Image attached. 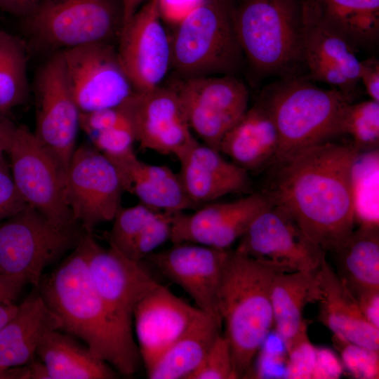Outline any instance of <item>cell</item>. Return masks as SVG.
<instances>
[{
  "label": "cell",
  "instance_id": "9a60e30c",
  "mask_svg": "<svg viewBox=\"0 0 379 379\" xmlns=\"http://www.w3.org/2000/svg\"><path fill=\"white\" fill-rule=\"evenodd\" d=\"M235 251L267 264L278 272L316 270L326 260V252L273 204L253 220Z\"/></svg>",
  "mask_w": 379,
  "mask_h": 379
},
{
  "label": "cell",
  "instance_id": "cb8c5ba5",
  "mask_svg": "<svg viewBox=\"0 0 379 379\" xmlns=\"http://www.w3.org/2000/svg\"><path fill=\"white\" fill-rule=\"evenodd\" d=\"M279 135L272 116L260 98L225 133L219 151L247 172L272 166Z\"/></svg>",
  "mask_w": 379,
  "mask_h": 379
},
{
  "label": "cell",
  "instance_id": "f6af8a7d",
  "mask_svg": "<svg viewBox=\"0 0 379 379\" xmlns=\"http://www.w3.org/2000/svg\"><path fill=\"white\" fill-rule=\"evenodd\" d=\"M27 284V281L22 277L0 273V304L15 303Z\"/></svg>",
  "mask_w": 379,
  "mask_h": 379
},
{
  "label": "cell",
  "instance_id": "d6986e66",
  "mask_svg": "<svg viewBox=\"0 0 379 379\" xmlns=\"http://www.w3.org/2000/svg\"><path fill=\"white\" fill-rule=\"evenodd\" d=\"M230 251L180 243L147 258L166 278L184 290L199 309L222 323L218 293Z\"/></svg>",
  "mask_w": 379,
  "mask_h": 379
},
{
  "label": "cell",
  "instance_id": "4fadbf2b",
  "mask_svg": "<svg viewBox=\"0 0 379 379\" xmlns=\"http://www.w3.org/2000/svg\"><path fill=\"white\" fill-rule=\"evenodd\" d=\"M34 94L33 133L67 171L77 147L80 112L67 79L62 51L53 53L38 71Z\"/></svg>",
  "mask_w": 379,
  "mask_h": 379
},
{
  "label": "cell",
  "instance_id": "f1b7e54d",
  "mask_svg": "<svg viewBox=\"0 0 379 379\" xmlns=\"http://www.w3.org/2000/svg\"><path fill=\"white\" fill-rule=\"evenodd\" d=\"M305 8L357 50L379 42V0H302Z\"/></svg>",
  "mask_w": 379,
  "mask_h": 379
},
{
  "label": "cell",
  "instance_id": "8d00e7d4",
  "mask_svg": "<svg viewBox=\"0 0 379 379\" xmlns=\"http://www.w3.org/2000/svg\"><path fill=\"white\" fill-rule=\"evenodd\" d=\"M174 213L161 211L156 213L135 243L131 260L141 262L155 252L158 247L170 240Z\"/></svg>",
  "mask_w": 379,
  "mask_h": 379
},
{
  "label": "cell",
  "instance_id": "ba28073f",
  "mask_svg": "<svg viewBox=\"0 0 379 379\" xmlns=\"http://www.w3.org/2000/svg\"><path fill=\"white\" fill-rule=\"evenodd\" d=\"M84 232L79 224L56 225L27 205L0 221V273L37 288L45 269L71 251Z\"/></svg>",
  "mask_w": 379,
  "mask_h": 379
},
{
  "label": "cell",
  "instance_id": "3957f363",
  "mask_svg": "<svg viewBox=\"0 0 379 379\" xmlns=\"http://www.w3.org/2000/svg\"><path fill=\"white\" fill-rule=\"evenodd\" d=\"M277 272L263 262L230 251L218 288V307L237 378L251 373L273 326L271 288Z\"/></svg>",
  "mask_w": 379,
  "mask_h": 379
},
{
  "label": "cell",
  "instance_id": "9c48e42d",
  "mask_svg": "<svg viewBox=\"0 0 379 379\" xmlns=\"http://www.w3.org/2000/svg\"><path fill=\"white\" fill-rule=\"evenodd\" d=\"M85 237L91 277L107 318L123 343L140 354L133 337L134 310L158 282L140 262L129 259L111 246L103 248L93 233L85 232Z\"/></svg>",
  "mask_w": 379,
  "mask_h": 379
},
{
  "label": "cell",
  "instance_id": "681fc988",
  "mask_svg": "<svg viewBox=\"0 0 379 379\" xmlns=\"http://www.w3.org/2000/svg\"><path fill=\"white\" fill-rule=\"evenodd\" d=\"M0 379H31L29 364L0 368Z\"/></svg>",
  "mask_w": 379,
  "mask_h": 379
},
{
  "label": "cell",
  "instance_id": "ffe728a7",
  "mask_svg": "<svg viewBox=\"0 0 379 379\" xmlns=\"http://www.w3.org/2000/svg\"><path fill=\"white\" fill-rule=\"evenodd\" d=\"M205 314L159 283L152 288L133 313L137 345L145 370Z\"/></svg>",
  "mask_w": 379,
  "mask_h": 379
},
{
  "label": "cell",
  "instance_id": "7a4b0ae2",
  "mask_svg": "<svg viewBox=\"0 0 379 379\" xmlns=\"http://www.w3.org/2000/svg\"><path fill=\"white\" fill-rule=\"evenodd\" d=\"M37 290L60 322V331L81 339L117 372L131 375L142 363L110 324L92 281L87 260L85 232L70 253L50 273Z\"/></svg>",
  "mask_w": 379,
  "mask_h": 379
},
{
  "label": "cell",
  "instance_id": "e575fe53",
  "mask_svg": "<svg viewBox=\"0 0 379 379\" xmlns=\"http://www.w3.org/2000/svg\"><path fill=\"white\" fill-rule=\"evenodd\" d=\"M158 211L141 203L121 206L112 220L113 224L108 234L109 246L130 259L135 243Z\"/></svg>",
  "mask_w": 379,
  "mask_h": 379
},
{
  "label": "cell",
  "instance_id": "83f0119b",
  "mask_svg": "<svg viewBox=\"0 0 379 379\" xmlns=\"http://www.w3.org/2000/svg\"><path fill=\"white\" fill-rule=\"evenodd\" d=\"M36 355L44 364L50 379H113L117 371L97 357L74 336L60 330L46 332Z\"/></svg>",
  "mask_w": 379,
  "mask_h": 379
},
{
  "label": "cell",
  "instance_id": "11a10c76",
  "mask_svg": "<svg viewBox=\"0 0 379 379\" xmlns=\"http://www.w3.org/2000/svg\"><path fill=\"white\" fill-rule=\"evenodd\" d=\"M30 1H32V3L33 4V5L34 6V8H35L40 0H30Z\"/></svg>",
  "mask_w": 379,
  "mask_h": 379
},
{
  "label": "cell",
  "instance_id": "603a6c76",
  "mask_svg": "<svg viewBox=\"0 0 379 379\" xmlns=\"http://www.w3.org/2000/svg\"><path fill=\"white\" fill-rule=\"evenodd\" d=\"M314 302L319 303V321L334 337L379 351V328L365 318L356 298L326 260L317 270Z\"/></svg>",
  "mask_w": 379,
  "mask_h": 379
},
{
  "label": "cell",
  "instance_id": "db71d44e",
  "mask_svg": "<svg viewBox=\"0 0 379 379\" xmlns=\"http://www.w3.org/2000/svg\"><path fill=\"white\" fill-rule=\"evenodd\" d=\"M6 155V152H0V165L6 160V157H5Z\"/></svg>",
  "mask_w": 379,
  "mask_h": 379
},
{
  "label": "cell",
  "instance_id": "d6a6232c",
  "mask_svg": "<svg viewBox=\"0 0 379 379\" xmlns=\"http://www.w3.org/2000/svg\"><path fill=\"white\" fill-rule=\"evenodd\" d=\"M378 149L359 152L352 171L355 220L378 225Z\"/></svg>",
  "mask_w": 379,
  "mask_h": 379
},
{
  "label": "cell",
  "instance_id": "1f68e13d",
  "mask_svg": "<svg viewBox=\"0 0 379 379\" xmlns=\"http://www.w3.org/2000/svg\"><path fill=\"white\" fill-rule=\"evenodd\" d=\"M27 51L18 37L0 29V115L7 116L28 96Z\"/></svg>",
  "mask_w": 379,
  "mask_h": 379
},
{
  "label": "cell",
  "instance_id": "7dc6e473",
  "mask_svg": "<svg viewBox=\"0 0 379 379\" xmlns=\"http://www.w3.org/2000/svg\"><path fill=\"white\" fill-rule=\"evenodd\" d=\"M0 8L26 18L34 10V6L30 0H0Z\"/></svg>",
  "mask_w": 379,
  "mask_h": 379
},
{
  "label": "cell",
  "instance_id": "6da1fadb",
  "mask_svg": "<svg viewBox=\"0 0 379 379\" xmlns=\"http://www.w3.org/2000/svg\"><path fill=\"white\" fill-rule=\"evenodd\" d=\"M359 152L328 141L305 148L272 165L262 192L325 252L336 251L354 230L352 171Z\"/></svg>",
  "mask_w": 379,
  "mask_h": 379
},
{
  "label": "cell",
  "instance_id": "4dcf8cb0",
  "mask_svg": "<svg viewBox=\"0 0 379 379\" xmlns=\"http://www.w3.org/2000/svg\"><path fill=\"white\" fill-rule=\"evenodd\" d=\"M222 323L205 314L146 371L149 379H188L199 368Z\"/></svg>",
  "mask_w": 379,
  "mask_h": 379
},
{
  "label": "cell",
  "instance_id": "ac0fdd59",
  "mask_svg": "<svg viewBox=\"0 0 379 379\" xmlns=\"http://www.w3.org/2000/svg\"><path fill=\"white\" fill-rule=\"evenodd\" d=\"M272 205L262 192L231 202H211L192 213H175L170 241L229 249L253 220Z\"/></svg>",
  "mask_w": 379,
  "mask_h": 379
},
{
  "label": "cell",
  "instance_id": "7c38bea8",
  "mask_svg": "<svg viewBox=\"0 0 379 379\" xmlns=\"http://www.w3.org/2000/svg\"><path fill=\"white\" fill-rule=\"evenodd\" d=\"M62 52L67 79L80 113L118 107L134 92L116 45L93 43Z\"/></svg>",
  "mask_w": 379,
  "mask_h": 379
},
{
  "label": "cell",
  "instance_id": "5b68a950",
  "mask_svg": "<svg viewBox=\"0 0 379 379\" xmlns=\"http://www.w3.org/2000/svg\"><path fill=\"white\" fill-rule=\"evenodd\" d=\"M260 98L268 107L279 135L272 165L340 134L344 111L354 102L340 91L321 88L305 77L281 79Z\"/></svg>",
  "mask_w": 379,
  "mask_h": 379
},
{
  "label": "cell",
  "instance_id": "d590c367",
  "mask_svg": "<svg viewBox=\"0 0 379 379\" xmlns=\"http://www.w3.org/2000/svg\"><path fill=\"white\" fill-rule=\"evenodd\" d=\"M237 378L229 343L224 335H218L199 368L188 379Z\"/></svg>",
  "mask_w": 379,
  "mask_h": 379
},
{
  "label": "cell",
  "instance_id": "5bb4252c",
  "mask_svg": "<svg viewBox=\"0 0 379 379\" xmlns=\"http://www.w3.org/2000/svg\"><path fill=\"white\" fill-rule=\"evenodd\" d=\"M192 131L219 151L225 133L248 109V91L235 75L183 79L175 88Z\"/></svg>",
  "mask_w": 379,
  "mask_h": 379
},
{
  "label": "cell",
  "instance_id": "7402d4cb",
  "mask_svg": "<svg viewBox=\"0 0 379 379\" xmlns=\"http://www.w3.org/2000/svg\"><path fill=\"white\" fill-rule=\"evenodd\" d=\"M176 158L180 165L178 175L194 207L228 194L247 192L250 188L246 171L196 138Z\"/></svg>",
  "mask_w": 379,
  "mask_h": 379
},
{
  "label": "cell",
  "instance_id": "bcb514c9",
  "mask_svg": "<svg viewBox=\"0 0 379 379\" xmlns=\"http://www.w3.org/2000/svg\"><path fill=\"white\" fill-rule=\"evenodd\" d=\"M355 298L368 321L379 328V291L364 293Z\"/></svg>",
  "mask_w": 379,
  "mask_h": 379
},
{
  "label": "cell",
  "instance_id": "f546056e",
  "mask_svg": "<svg viewBox=\"0 0 379 379\" xmlns=\"http://www.w3.org/2000/svg\"><path fill=\"white\" fill-rule=\"evenodd\" d=\"M333 253L336 273L354 298L379 291L378 225L361 224Z\"/></svg>",
  "mask_w": 379,
  "mask_h": 379
},
{
  "label": "cell",
  "instance_id": "ab89813d",
  "mask_svg": "<svg viewBox=\"0 0 379 379\" xmlns=\"http://www.w3.org/2000/svg\"><path fill=\"white\" fill-rule=\"evenodd\" d=\"M128 121L119 106L80 113L79 127L88 137Z\"/></svg>",
  "mask_w": 379,
  "mask_h": 379
},
{
  "label": "cell",
  "instance_id": "7bdbcfd3",
  "mask_svg": "<svg viewBox=\"0 0 379 379\" xmlns=\"http://www.w3.org/2000/svg\"><path fill=\"white\" fill-rule=\"evenodd\" d=\"M205 0H158L161 19L176 25Z\"/></svg>",
  "mask_w": 379,
  "mask_h": 379
},
{
  "label": "cell",
  "instance_id": "74e56055",
  "mask_svg": "<svg viewBox=\"0 0 379 379\" xmlns=\"http://www.w3.org/2000/svg\"><path fill=\"white\" fill-rule=\"evenodd\" d=\"M91 145L109 159H116L134 152L135 140L128 121L109 128L89 137Z\"/></svg>",
  "mask_w": 379,
  "mask_h": 379
},
{
  "label": "cell",
  "instance_id": "f35d334b",
  "mask_svg": "<svg viewBox=\"0 0 379 379\" xmlns=\"http://www.w3.org/2000/svg\"><path fill=\"white\" fill-rule=\"evenodd\" d=\"M342 347V357L347 368L357 378H378V352L344 342L335 337Z\"/></svg>",
  "mask_w": 379,
  "mask_h": 379
},
{
  "label": "cell",
  "instance_id": "8fae6325",
  "mask_svg": "<svg viewBox=\"0 0 379 379\" xmlns=\"http://www.w3.org/2000/svg\"><path fill=\"white\" fill-rule=\"evenodd\" d=\"M66 190L74 221L91 233L99 224L113 220L124 192L114 163L87 144L77 146L70 159Z\"/></svg>",
  "mask_w": 379,
  "mask_h": 379
},
{
  "label": "cell",
  "instance_id": "2e32d148",
  "mask_svg": "<svg viewBox=\"0 0 379 379\" xmlns=\"http://www.w3.org/2000/svg\"><path fill=\"white\" fill-rule=\"evenodd\" d=\"M120 107L143 149L176 157L195 139L175 88L134 91Z\"/></svg>",
  "mask_w": 379,
  "mask_h": 379
},
{
  "label": "cell",
  "instance_id": "e0dca14e",
  "mask_svg": "<svg viewBox=\"0 0 379 379\" xmlns=\"http://www.w3.org/2000/svg\"><path fill=\"white\" fill-rule=\"evenodd\" d=\"M161 20L158 0H147L121 32L117 51L135 92L160 86L171 67L170 36Z\"/></svg>",
  "mask_w": 379,
  "mask_h": 379
},
{
  "label": "cell",
  "instance_id": "4316f807",
  "mask_svg": "<svg viewBox=\"0 0 379 379\" xmlns=\"http://www.w3.org/2000/svg\"><path fill=\"white\" fill-rule=\"evenodd\" d=\"M317 270L277 272L271 288L273 326L288 352L308 340L303 319L306 304L313 302Z\"/></svg>",
  "mask_w": 379,
  "mask_h": 379
},
{
  "label": "cell",
  "instance_id": "c3c4849f",
  "mask_svg": "<svg viewBox=\"0 0 379 379\" xmlns=\"http://www.w3.org/2000/svg\"><path fill=\"white\" fill-rule=\"evenodd\" d=\"M16 127L9 117L0 115V152L6 153Z\"/></svg>",
  "mask_w": 379,
  "mask_h": 379
},
{
  "label": "cell",
  "instance_id": "b9f144b4",
  "mask_svg": "<svg viewBox=\"0 0 379 379\" xmlns=\"http://www.w3.org/2000/svg\"><path fill=\"white\" fill-rule=\"evenodd\" d=\"M290 361L288 377L290 378H313L317 350L310 345L309 340L302 341L289 352Z\"/></svg>",
  "mask_w": 379,
  "mask_h": 379
},
{
  "label": "cell",
  "instance_id": "f5cc1de1",
  "mask_svg": "<svg viewBox=\"0 0 379 379\" xmlns=\"http://www.w3.org/2000/svg\"><path fill=\"white\" fill-rule=\"evenodd\" d=\"M18 309L15 303L0 304V329L13 317Z\"/></svg>",
  "mask_w": 379,
  "mask_h": 379
},
{
  "label": "cell",
  "instance_id": "f907efd6",
  "mask_svg": "<svg viewBox=\"0 0 379 379\" xmlns=\"http://www.w3.org/2000/svg\"><path fill=\"white\" fill-rule=\"evenodd\" d=\"M147 1V0H122L124 7V25L129 21L139 8Z\"/></svg>",
  "mask_w": 379,
  "mask_h": 379
},
{
  "label": "cell",
  "instance_id": "30bf717a",
  "mask_svg": "<svg viewBox=\"0 0 379 379\" xmlns=\"http://www.w3.org/2000/svg\"><path fill=\"white\" fill-rule=\"evenodd\" d=\"M14 183L27 205L60 226L78 224L69 208L66 169L25 126H17L6 151Z\"/></svg>",
  "mask_w": 379,
  "mask_h": 379
},
{
  "label": "cell",
  "instance_id": "44dd1931",
  "mask_svg": "<svg viewBox=\"0 0 379 379\" xmlns=\"http://www.w3.org/2000/svg\"><path fill=\"white\" fill-rule=\"evenodd\" d=\"M303 2V1H302ZM303 60L306 78L330 85L353 100L358 94L357 50L304 7Z\"/></svg>",
  "mask_w": 379,
  "mask_h": 379
},
{
  "label": "cell",
  "instance_id": "d4e9b609",
  "mask_svg": "<svg viewBox=\"0 0 379 379\" xmlns=\"http://www.w3.org/2000/svg\"><path fill=\"white\" fill-rule=\"evenodd\" d=\"M52 330H60V322L33 287L18 305L13 317L0 329V368L33 361L42 337Z\"/></svg>",
  "mask_w": 379,
  "mask_h": 379
},
{
  "label": "cell",
  "instance_id": "60d3db41",
  "mask_svg": "<svg viewBox=\"0 0 379 379\" xmlns=\"http://www.w3.org/2000/svg\"><path fill=\"white\" fill-rule=\"evenodd\" d=\"M27 206L13 180L7 160L0 165V221L5 220Z\"/></svg>",
  "mask_w": 379,
  "mask_h": 379
},
{
  "label": "cell",
  "instance_id": "52a82bcc",
  "mask_svg": "<svg viewBox=\"0 0 379 379\" xmlns=\"http://www.w3.org/2000/svg\"><path fill=\"white\" fill-rule=\"evenodd\" d=\"M36 44L53 53L93 43H118L122 0H40L26 18Z\"/></svg>",
  "mask_w": 379,
  "mask_h": 379
},
{
  "label": "cell",
  "instance_id": "836d02e7",
  "mask_svg": "<svg viewBox=\"0 0 379 379\" xmlns=\"http://www.w3.org/2000/svg\"><path fill=\"white\" fill-rule=\"evenodd\" d=\"M340 134H348L359 152L378 149L379 102L373 100L347 105L342 119Z\"/></svg>",
  "mask_w": 379,
  "mask_h": 379
},
{
  "label": "cell",
  "instance_id": "ee69618b",
  "mask_svg": "<svg viewBox=\"0 0 379 379\" xmlns=\"http://www.w3.org/2000/svg\"><path fill=\"white\" fill-rule=\"evenodd\" d=\"M359 78L371 100L379 102V60L371 57L360 61Z\"/></svg>",
  "mask_w": 379,
  "mask_h": 379
},
{
  "label": "cell",
  "instance_id": "8992f818",
  "mask_svg": "<svg viewBox=\"0 0 379 379\" xmlns=\"http://www.w3.org/2000/svg\"><path fill=\"white\" fill-rule=\"evenodd\" d=\"M234 0H205L174 26L171 65L182 79L235 75L244 55L233 26Z\"/></svg>",
  "mask_w": 379,
  "mask_h": 379
},
{
  "label": "cell",
  "instance_id": "277c9868",
  "mask_svg": "<svg viewBox=\"0 0 379 379\" xmlns=\"http://www.w3.org/2000/svg\"><path fill=\"white\" fill-rule=\"evenodd\" d=\"M232 18L256 77H304L302 0H234Z\"/></svg>",
  "mask_w": 379,
  "mask_h": 379
},
{
  "label": "cell",
  "instance_id": "484cf974",
  "mask_svg": "<svg viewBox=\"0 0 379 379\" xmlns=\"http://www.w3.org/2000/svg\"><path fill=\"white\" fill-rule=\"evenodd\" d=\"M110 160L119 171L124 192L135 195L140 203L170 213L194 208L178 173L168 166L145 163L138 158L135 152Z\"/></svg>",
  "mask_w": 379,
  "mask_h": 379
},
{
  "label": "cell",
  "instance_id": "816d5d0a",
  "mask_svg": "<svg viewBox=\"0 0 379 379\" xmlns=\"http://www.w3.org/2000/svg\"><path fill=\"white\" fill-rule=\"evenodd\" d=\"M28 364L30 368L31 379H50L46 367L41 361L34 359Z\"/></svg>",
  "mask_w": 379,
  "mask_h": 379
}]
</instances>
